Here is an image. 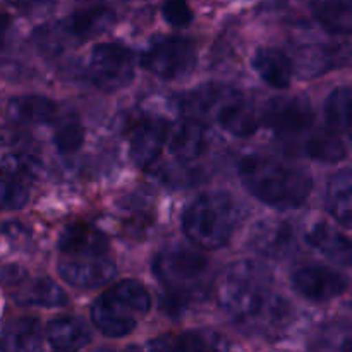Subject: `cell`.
Returning a JSON list of instances; mask_svg holds the SVG:
<instances>
[{"label":"cell","mask_w":352,"mask_h":352,"mask_svg":"<svg viewBox=\"0 0 352 352\" xmlns=\"http://www.w3.org/2000/svg\"><path fill=\"white\" fill-rule=\"evenodd\" d=\"M168 151L175 162L182 167H189L191 164L198 162L206 153L210 146L208 131L201 124V120L186 119L170 126V133L167 138Z\"/></svg>","instance_id":"cell-14"},{"label":"cell","mask_w":352,"mask_h":352,"mask_svg":"<svg viewBox=\"0 0 352 352\" xmlns=\"http://www.w3.org/2000/svg\"><path fill=\"white\" fill-rule=\"evenodd\" d=\"M254 71L272 88L285 89L291 85L292 65L287 55L275 48H258L253 57Z\"/></svg>","instance_id":"cell-22"},{"label":"cell","mask_w":352,"mask_h":352,"mask_svg":"<svg viewBox=\"0 0 352 352\" xmlns=\"http://www.w3.org/2000/svg\"><path fill=\"white\" fill-rule=\"evenodd\" d=\"M153 274L162 285V311L179 316L203 301L212 287V263L192 248L170 244L153 258Z\"/></svg>","instance_id":"cell-2"},{"label":"cell","mask_w":352,"mask_h":352,"mask_svg":"<svg viewBox=\"0 0 352 352\" xmlns=\"http://www.w3.org/2000/svg\"><path fill=\"white\" fill-rule=\"evenodd\" d=\"M148 347L155 351H217L227 349L229 344L223 342V337L208 330H192L179 336L158 337Z\"/></svg>","instance_id":"cell-23"},{"label":"cell","mask_w":352,"mask_h":352,"mask_svg":"<svg viewBox=\"0 0 352 352\" xmlns=\"http://www.w3.org/2000/svg\"><path fill=\"white\" fill-rule=\"evenodd\" d=\"M40 160H38L34 155L30 153H10L7 157H3L2 165H0V170L7 175V177L17 179V181H23V179H31L36 177L40 174Z\"/></svg>","instance_id":"cell-29"},{"label":"cell","mask_w":352,"mask_h":352,"mask_svg":"<svg viewBox=\"0 0 352 352\" xmlns=\"http://www.w3.org/2000/svg\"><path fill=\"white\" fill-rule=\"evenodd\" d=\"M58 275L78 289H96L116 277V263L107 254H64L57 265Z\"/></svg>","instance_id":"cell-10"},{"label":"cell","mask_w":352,"mask_h":352,"mask_svg":"<svg viewBox=\"0 0 352 352\" xmlns=\"http://www.w3.org/2000/svg\"><path fill=\"white\" fill-rule=\"evenodd\" d=\"M198 62L196 47L182 36H162L141 54V65L165 81L182 79L191 74Z\"/></svg>","instance_id":"cell-6"},{"label":"cell","mask_w":352,"mask_h":352,"mask_svg":"<svg viewBox=\"0 0 352 352\" xmlns=\"http://www.w3.org/2000/svg\"><path fill=\"white\" fill-rule=\"evenodd\" d=\"M58 107L50 98L40 95L14 96L7 103V117L23 126L50 124L57 117Z\"/></svg>","instance_id":"cell-18"},{"label":"cell","mask_w":352,"mask_h":352,"mask_svg":"<svg viewBox=\"0 0 352 352\" xmlns=\"http://www.w3.org/2000/svg\"><path fill=\"white\" fill-rule=\"evenodd\" d=\"M113 19H116V16L105 6H89L74 10L71 16L60 21L54 30L55 40L52 38V41H54L52 47H64L65 41L67 43H71V41L72 43H82L89 38L98 36L112 26Z\"/></svg>","instance_id":"cell-9"},{"label":"cell","mask_w":352,"mask_h":352,"mask_svg":"<svg viewBox=\"0 0 352 352\" xmlns=\"http://www.w3.org/2000/svg\"><path fill=\"white\" fill-rule=\"evenodd\" d=\"M250 246L261 256L285 260L298 251V241H296V234L291 223L284 222V220L268 219L253 227L250 236Z\"/></svg>","instance_id":"cell-13"},{"label":"cell","mask_w":352,"mask_h":352,"mask_svg":"<svg viewBox=\"0 0 352 352\" xmlns=\"http://www.w3.org/2000/svg\"><path fill=\"white\" fill-rule=\"evenodd\" d=\"M305 239L309 246L325 254L333 263L352 268V241L332 226L325 222L315 223L305 234Z\"/></svg>","instance_id":"cell-17"},{"label":"cell","mask_w":352,"mask_h":352,"mask_svg":"<svg viewBox=\"0 0 352 352\" xmlns=\"http://www.w3.org/2000/svg\"><path fill=\"white\" fill-rule=\"evenodd\" d=\"M14 301L21 306H40V308H60L69 302V296L54 280L45 277L24 282L14 292Z\"/></svg>","instance_id":"cell-19"},{"label":"cell","mask_w":352,"mask_h":352,"mask_svg":"<svg viewBox=\"0 0 352 352\" xmlns=\"http://www.w3.org/2000/svg\"><path fill=\"white\" fill-rule=\"evenodd\" d=\"M0 347L6 351H38L41 347V327L36 318H17L3 329Z\"/></svg>","instance_id":"cell-26"},{"label":"cell","mask_w":352,"mask_h":352,"mask_svg":"<svg viewBox=\"0 0 352 352\" xmlns=\"http://www.w3.org/2000/svg\"><path fill=\"white\" fill-rule=\"evenodd\" d=\"M86 78L102 91H117L134 78V57L119 43H98L86 62Z\"/></svg>","instance_id":"cell-7"},{"label":"cell","mask_w":352,"mask_h":352,"mask_svg":"<svg viewBox=\"0 0 352 352\" xmlns=\"http://www.w3.org/2000/svg\"><path fill=\"white\" fill-rule=\"evenodd\" d=\"M237 172L244 188L272 208H299L311 195L313 181L308 172L265 155L243 157Z\"/></svg>","instance_id":"cell-3"},{"label":"cell","mask_w":352,"mask_h":352,"mask_svg":"<svg viewBox=\"0 0 352 352\" xmlns=\"http://www.w3.org/2000/svg\"><path fill=\"white\" fill-rule=\"evenodd\" d=\"M10 26V17L7 16L6 12H0V50L3 47V41H6V34L7 30Z\"/></svg>","instance_id":"cell-33"},{"label":"cell","mask_w":352,"mask_h":352,"mask_svg":"<svg viewBox=\"0 0 352 352\" xmlns=\"http://www.w3.org/2000/svg\"><path fill=\"white\" fill-rule=\"evenodd\" d=\"M274 277L258 261L243 260L227 270L219 305L243 332L274 337L291 322V306L272 291Z\"/></svg>","instance_id":"cell-1"},{"label":"cell","mask_w":352,"mask_h":352,"mask_svg":"<svg viewBox=\"0 0 352 352\" xmlns=\"http://www.w3.org/2000/svg\"><path fill=\"white\" fill-rule=\"evenodd\" d=\"M30 199L23 181L12 177H0V210H19Z\"/></svg>","instance_id":"cell-30"},{"label":"cell","mask_w":352,"mask_h":352,"mask_svg":"<svg viewBox=\"0 0 352 352\" xmlns=\"http://www.w3.org/2000/svg\"><path fill=\"white\" fill-rule=\"evenodd\" d=\"M58 250L62 254H107L109 237L96 227L85 222H76L65 227L58 237Z\"/></svg>","instance_id":"cell-16"},{"label":"cell","mask_w":352,"mask_h":352,"mask_svg":"<svg viewBox=\"0 0 352 352\" xmlns=\"http://www.w3.org/2000/svg\"><path fill=\"white\" fill-rule=\"evenodd\" d=\"M170 124L162 117L146 116L133 124L129 134V151L134 164L150 170L157 164L164 144L167 143Z\"/></svg>","instance_id":"cell-11"},{"label":"cell","mask_w":352,"mask_h":352,"mask_svg":"<svg viewBox=\"0 0 352 352\" xmlns=\"http://www.w3.org/2000/svg\"><path fill=\"white\" fill-rule=\"evenodd\" d=\"M301 148L306 157L327 164H336L346 157V146L339 138V133L332 129H320L311 133Z\"/></svg>","instance_id":"cell-27"},{"label":"cell","mask_w":352,"mask_h":352,"mask_svg":"<svg viewBox=\"0 0 352 352\" xmlns=\"http://www.w3.org/2000/svg\"><path fill=\"white\" fill-rule=\"evenodd\" d=\"M313 16L337 34L352 33V0H311Z\"/></svg>","instance_id":"cell-25"},{"label":"cell","mask_w":352,"mask_h":352,"mask_svg":"<svg viewBox=\"0 0 352 352\" xmlns=\"http://www.w3.org/2000/svg\"><path fill=\"white\" fill-rule=\"evenodd\" d=\"M82 141H85V129L74 120L62 124L54 136L55 148L62 155L76 153L81 148Z\"/></svg>","instance_id":"cell-31"},{"label":"cell","mask_w":352,"mask_h":352,"mask_svg":"<svg viewBox=\"0 0 352 352\" xmlns=\"http://www.w3.org/2000/svg\"><path fill=\"white\" fill-rule=\"evenodd\" d=\"M239 222V205L223 191L203 192L182 213L184 234L196 246L205 250L226 246Z\"/></svg>","instance_id":"cell-4"},{"label":"cell","mask_w":352,"mask_h":352,"mask_svg":"<svg viewBox=\"0 0 352 352\" xmlns=\"http://www.w3.org/2000/svg\"><path fill=\"white\" fill-rule=\"evenodd\" d=\"M215 122L227 133L239 138L253 136L258 129L256 113L241 93L220 110Z\"/></svg>","instance_id":"cell-24"},{"label":"cell","mask_w":352,"mask_h":352,"mask_svg":"<svg viewBox=\"0 0 352 352\" xmlns=\"http://www.w3.org/2000/svg\"><path fill=\"white\" fill-rule=\"evenodd\" d=\"M263 119L280 140L292 141L311 129L315 112L305 96H278L268 102Z\"/></svg>","instance_id":"cell-8"},{"label":"cell","mask_w":352,"mask_h":352,"mask_svg":"<svg viewBox=\"0 0 352 352\" xmlns=\"http://www.w3.org/2000/svg\"><path fill=\"white\" fill-rule=\"evenodd\" d=\"M327 206L340 226L352 229V168L332 175L327 186Z\"/></svg>","instance_id":"cell-21"},{"label":"cell","mask_w":352,"mask_h":352,"mask_svg":"<svg viewBox=\"0 0 352 352\" xmlns=\"http://www.w3.org/2000/svg\"><path fill=\"white\" fill-rule=\"evenodd\" d=\"M162 16L170 26L184 28L192 21V10L186 0H167L162 9Z\"/></svg>","instance_id":"cell-32"},{"label":"cell","mask_w":352,"mask_h":352,"mask_svg":"<svg viewBox=\"0 0 352 352\" xmlns=\"http://www.w3.org/2000/svg\"><path fill=\"white\" fill-rule=\"evenodd\" d=\"M239 91L223 85H205L179 98V107L188 117L196 120H213L215 122L220 110Z\"/></svg>","instance_id":"cell-15"},{"label":"cell","mask_w":352,"mask_h":352,"mask_svg":"<svg viewBox=\"0 0 352 352\" xmlns=\"http://www.w3.org/2000/svg\"><path fill=\"white\" fill-rule=\"evenodd\" d=\"M292 285L302 298L313 302H325L346 292L349 280L346 275L332 268L309 265L296 270L292 275Z\"/></svg>","instance_id":"cell-12"},{"label":"cell","mask_w":352,"mask_h":352,"mask_svg":"<svg viewBox=\"0 0 352 352\" xmlns=\"http://www.w3.org/2000/svg\"><path fill=\"white\" fill-rule=\"evenodd\" d=\"M327 127L336 133L352 129V89L336 88L325 100Z\"/></svg>","instance_id":"cell-28"},{"label":"cell","mask_w":352,"mask_h":352,"mask_svg":"<svg viewBox=\"0 0 352 352\" xmlns=\"http://www.w3.org/2000/svg\"><path fill=\"white\" fill-rule=\"evenodd\" d=\"M47 339L57 351H78L91 342V333L82 320L76 316H60L48 323Z\"/></svg>","instance_id":"cell-20"},{"label":"cell","mask_w":352,"mask_h":352,"mask_svg":"<svg viewBox=\"0 0 352 352\" xmlns=\"http://www.w3.org/2000/svg\"><path fill=\"white\" fill-rule=\"evenodd\" d=\"M151 298L141 282L127 280L112 285L91 306V320L107 337L120 339L138 327V318L150 311Z\"/></svg>","instance_id":"cell-5"}]
</instances>
